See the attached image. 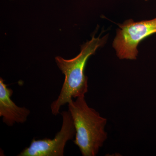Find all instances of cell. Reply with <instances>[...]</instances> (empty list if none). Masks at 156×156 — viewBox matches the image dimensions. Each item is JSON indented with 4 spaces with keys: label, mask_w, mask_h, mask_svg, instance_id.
<instances>
[{
    "label": "cell",
    "mask_w": 156,
    "mask_h": 156,
    "mask_svg": "<svg viewBox=\"0 0 156 156\" xmlns=\"http://www.w3.org/2000/svg\"><path fill=\"white\" fill-rule=\"evenodd\" d=\"M104 39L92 37L90 41L81 47L80 53L75 58L66 59L55 57L56 64L65 75V80L58 98L50 105L51 112L56 115L62 106L68 104L73 98L85 97L88 92V78L84 73L88 58L102 46Z\"/></svg>",
    "instance_id": "6da1fadb"
},
{
    "label": "cell",
    "mask_w": 156,
    "mask_h": 156,
    "mask_svg": "<svg viewBox=\"0 0 156 156\" xmlns=\"http://www.w3.org/2000/svg\"><path fill=\"white\" fill-rule=\"evenodd\" d=\"M113 47L120 59H136L137 47L147 37L156 33V18L135 22L130 19L119 25Z\"/></svg>",
    "instance_id": "3957f363"
},
{
    "label": "cell",
    "mask_w": 156,
    "mask_h": 156,
    "mask_svg": "<svg viewBox=\"0 0 156 156\" xmlns=\"http://www.w3.org/2000/svg\"><path fill=\"white\" fill-rule=\"evenodd\" d=\"M62 124L60 131L53 139L45 138L32 140L30 145L26 147L19 156H62L66 143L72 140L76 131L70 113L62 112Z\"/></svg>",
    "instance_id": "277c9868"
},
{
    "label": "cell",
    "mask_w": 156,
    "mask_h": 156,
    "mask_svg": "<svg viewBox=\"0 0 156 156\" xmlns=\"http://www.w3.org/2000/svg\"><path fill=\"white\" fill-rule=\"evenodd\" d=\"M68 109L76 131L74 143L83 156H96L107 138L105 131L106 119L88 106L85 97L70 101Z\"/></svg>",
    "instance_id": "7a4b0ae2"
},
{
    "label": "cell",
    "mask_w": 156,
    "mask_h": 156,
    "mask_svg": "<svg viewBox=\"0 0 156 156\" xmlns=\"http://www.w3.org/2000/svg\"><path fill=\"white\" fill-rule=\"evenodd\" d=\"M13 91L0 78V116L3 122L9 127L15 123L23 124L26 122L30 112L25 107H20L11 100Z\"/></svg>",
    "instance_id": "5b68a950"
},
{
    "label": "cell",
    "mask_w": 156,
    "mask_h": 156,
    "mask_svg": "<svg viewBox=\"0 0 156 156\" xmlns=\"http://www.w3.org/2000/svg\"><path fill=\"white\" fill-rule=\"evenodd\" d=\"M145 1H147V0H145Z\"/></svg>",
    "instance_id": "8992f818"
}]
</instances>
